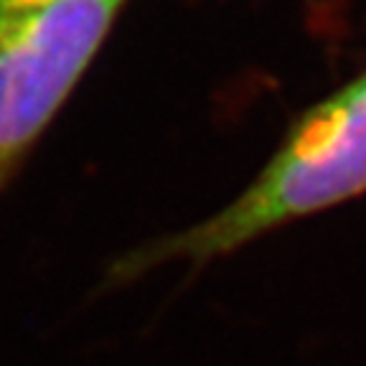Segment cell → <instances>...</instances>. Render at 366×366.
Masks as SVG:
<instances>
[{"label": "cell", "mask_w": 366, "mask_h": 366, "mask_svg": "<svg viewBox=\"0 0 366 366\" xmlns=\"http://www.w3.org/2000/svg\"><path fill=\"white\" fill-rule=\"evenodd\" d=\"M366 191V74L310 107L280 150L232 204L194 227L135 247L109 267V285L183 259L204 267L274 229Z\"/></svg>", "instance_id": "1"}, {"label": "cell", "mask_w": 366, "mask_h": 366, "mask_svg": "<svg viewBox=\"0 0 366 366\" xmlns=\"http://www.w3.org/2000/svg\"><path fill=\"white\" fill-rule=\"evenodd\" d=\"M127 0H54L0 18V196L104 44Z\"/></svg>", "instance_id": "2"}, {"label": "cell", "mask_w": 366, "mask_h": 366, "mask_svg": "<svg viewBox=\"0 0 366 366\" xmlns=\"http://www.w3.org/2000/svg\"><path fill=\"white\" fill-rule=\"evenodd\" d=\"M49 3H54V0H0V18L23 11H34V8L49 6Z\"/></svg>", "instance_id": "3"}]
</instances>
